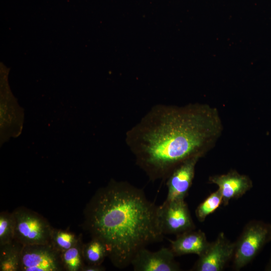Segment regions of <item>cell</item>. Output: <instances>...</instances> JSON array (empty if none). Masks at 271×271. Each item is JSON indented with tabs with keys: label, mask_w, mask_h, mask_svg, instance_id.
Masks as SVG:
<instances>
[{
	"label": "cell",
	"mask_w": 271,
	"mask_h": 271,
	"mask_svg": "<svg viewBox=\"0 0 271 271\" xmlns=\"http://www.w3.org/2000/svg\"><path fill=\"white\" fill-rule=\"evenodd\" d=\"M170 248L162 247L156 251L144 248L136 253L131 265L134 271H178L180 266Z\"/></svg>",
	"instance_id": "cell-8"
},
{
	"label": "cell",
	"mask_w": 271,
	"mask_h": 271,
	"mask_svg": "<svg viewBox=\"0 0 271 271\" xmlns=\"http://www.w3.org/2000/svg\"><path fill=\"white\" fill-rule=\"evenodd\" d=\"M170 249L175 256L188 254L200 256L207 248L210 242L201 230H192L177 235L174 240L169 239Z\"/></svg>",
	"instance_id": "cell-11"
},
{
	"label": "cell",
	"mask_w": 271,
	"mask_h": 271,
	"mask_svg": "<svg viewBox=\"0 0 271 271\" xmlns=\"http://www.w3.org/2000/svg\"><path fill=\"white\" fill-rule=\"evenodd\" d=\"M270 268L271 269V264H270Z\"/></svg>",
	"instance_id": "cell-19"
},
{
	"label": "cell",
	"mask_w": 271,
	"mask_h": 271,
	"mask_svg": "<svg viewBox=\"0 0 271 271\" xmlns=\"http://www.w3.org/2000/svg\"><path fill=\"white\" fill-rule=\"evenodd\" d=\"M105 268L101 265L85 264L81 271H104Z\"/></svg>",
	"instance_id": "cell-18"
},
{
	"label": "cell",
	"mask_w": 271,
	"mask_h": 271,
	"mask_svg": "<svg viewBox=\"0 0 271 271\" xmlns=\"http://www.w3.org/2000/svg\"><path fill=\"white\" fill-rule=\"evenodd\" d=\"M82 254L85 264L101 265L108 256L107 248L100 240L91 238V240L82 246Z\"/></svg>",
	"instance_id": "cell-13"
},
{
	"label": "cell",
	"mask_w": 271,
	"mask_h": 271,
	"mask_svg": "<svg viewBox=\"0 0 271 271\" xmlns=\"http://www.w3.org/2000/svg\"><path fill=\"white\" fill-rule=\"evenodd\" d=\"M201 158L189 159L177 167L166 180L168 194L166 200L185 199L195 175V167Z\"/></svg>",
	"instance_id": "cell-9"
},
{
	"label": "cell",
	"mask_w": 271,
	"mask_h": 271,
	"mask_svg": "<svg viewBox=\"0 0 271 271\" xmlns=\"http://www.w3.org/2000/svg\"><path fill=\"white\" fill-rule=\"evenodd\" d=\"M81 238L69 230L53 228L49 243L61 253L76 245Z\"/></svg>",
	"instance_id": "cell-15"
},
{
	"label": "cell",
	"mask_w": 271,
	"mask_h": 271,
	"mask_svg": "<svg viewBox=\"0 0 271 271\" xmlns=\"http://www.w3.org/2000/svg\"><path fill=\"white\" fill-rule=\"evenodd\" d=\"M271 240V224L252 221L245 227L235 243L233 265L239 269L250 262L263 246Z\"/></svg>",
	"instance_id": "cell-4"
},
{
	"label": "cell",
	"mask_w": 271,
	"mask_h": 271,
	"mask_svg": "<svg viewBox=\"0 0 271 271\" xmlns=\"http://www.w3.org/2000/svg\"><path fill=\"white\" fill-rule=\"evenodd\" d=\"M60 253L50 243L24 245L20 271H63Z\"/></svg>",
	"instance_id": "cell-6"
},
{
	"label": "cell",
	"mask_w": 271,
	"mask_h": 271,
	"mask_svg": "<svg viewBox=\"0 0 271 271\" xmlns=\"http://www.w3.org/2000/svg\"><path fill=\"white\" fill-rule=\"evenodd\" d=\"M83 244L81 238L76 245L60 253L64 270L81 271L85 264L82 254Z\"/></svg>",
	"instance_id": "cell-14"
},
{
	"label": "cell",
	"mask_w": 271,
	"mask_h": 271,
	"mask_svg": "<svg viewBox=\"0 0 271 271\" xmlns=\"http://www.w3.org/2000/svg\"><path fill=\"white\" fill-rule=\"evenodd\" d=\"M157 209L143 190L112 180L86 204L82 227L105 244L111 263L122 269L140 250L163 240Z\"/></svg>",
	"instance_id": "cell-2"
},
{
	"label": "cell",
	"mask_w": 271,
	"mask_h": 271,
	"mask_svg": "<svg viewBox=\"0 0 271 271\" xmlns=\"http://www.w3.org/2000/svg\"><path fill=\"white\" fill-rule=\"evenodd\" d=\"M23 246L15 239L0 246L1 271H20Z\"/></svg>",
	"instance_id": "cell-12"
},
{
	"label": "cell",
	"mask_w": 271,
	"mask_h": 271,
	"mask_svg": "<svg viewBox=\"0 0 271 271\" xmlns=\"http://www.w3.org/2000/svg\"><path fill=\"white\" fill-rule=\"evenodd\" d=\"M223 129L217 109L208 104H159L126 132L125 142L149 180L163 183L182 163L212 149Z\"/></svg>",
	"instance_id": "cell-1"
},
{
	"label": "cell",
	"mask_w": 271,
	"mask_h": 271,
	"mask_svg": "<svg viewBox=\"0 0 271 271\" xmlns=\"http://www.w3.org/2000/svg\"><path fill=\"white\" fill-rule=\"evenodd\" d=\"M157 218L162 233L176 234L195 229V226L184 199L166 200L158 206Z\"/></svg>",
	"instance_id": "cell-5"
},
{
	"label": "cell",
	"mask_w": 271,
	"mask_h": 271,
	"mask_svg": "<svg viewBox=\"0 0 271 271\" xmlns=\"http://www.w3.org/2000/svg\"><path fill=\"white\" fill-rule=\"evenodd\" d=\"M15 222L13 213H0V246L11 242L15 238Z\"/></svg>",
	"instance_id": "cell-17"
},
{
	"label": "cell",
	"mask_w": 271,
	"mask_h": 271,
	"mask_svg": "<svg viewBox=\"0 0 271 271\" xmlns=\"http://www.w3.org/2000/svg\"><path fill=\"white\" fill-rule=\"evenodd\" d=\"M222 204V196L220 191L210 194L197 207L195 214L200 222H203L210 214L216 211Z\"/></svg>",
	"instance_id": "cell-16"
},
{
	"label": "cell",
	"mask_w": 271,
	"mask_h": 271,
	"mask_svg": "<svg viewBox=\"0 0 271 271\" xmlns=\"http://www.w3.org/2000/svg\"><path fill=\"white\" fill-rule=\"evenodd\" d=\"M209 182L218 187L223 205H227L232 199L240 197L252 187V181L248 176L240 174L235 170L210 176Z\"/></svg>",
	"instance_id": "cell-10"
},
{
	"label": "cell",
	"mask_w": 271,
	"mask_h": 271,
	"mask_svg": "<svg viewBox=\"0 0 271 271\" xmlns=\"http://www.w3.org/2000/svg\"><path fill=\"white\" fill-rule=\"evenodd\" d=\"M12 213L15 222V240L23 245L49 243L54 228L46 218L24 207H19Z\"/></svg>",
	"instance_id": "cell-3"
},
{
	"label": "cell",
	"mask_w": 271,
	"mask_h": 271,
	"mask_svg": "<svg viewBox=\"0 0 271 271\" xmlns=\"http://www.w3.org/2000/svg\"><path fill=\"white\" fill-rule=\"evenodd\" d=\"M235 243L229 241L223 232L216 240L210 243L206 250L199 256L193 270L197 271H221L233 257Z\"/></svg>",
	"instance_id": "cell-7"
}]
</instances>
